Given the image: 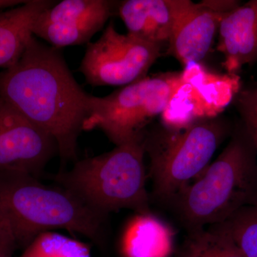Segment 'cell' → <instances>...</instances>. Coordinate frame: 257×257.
I'll use <instances>...</instances> for the list:
<instances>
[{"label":"cell","instance_id":"cell-20","mask_svg":"<svg viewBox=\"0 0 257 257\" xmlns=\"http://www.w3.org/2000/svg\"><path fill=\"white\" fill-rule=\"evenodd\" d=\"M25 2L26 1H22V0H0V11L23 5Z\"/></svg>","mask_w":257,"mask_h":257},{"label":"cell","instance_id":"cell-11","mask_svg":"<svg viewBox=\"0 0 257 257\" xmlns=\"http://www.w3.org/2000/svg\"><path fill=\"white\" fill-rule=\"evenodd\" d=\"M189 0H126L116 14L128 35L148 43H169L176 25L192 3Z\"/></svg>","mask_w":257,"mask_h":257},{"label":"cell","instance_id":"cell-8","mask_svg":"<svg viewBox=\"0 0 257 257\" xmlns=\"http://www.w3.org/2000/svg\"><path fill=\"white\" fill-rule=\"evenodd\" d=\"M57 155L59 147L52 135L0 99V172L40 179Z\"/></svg>","mask_w":257,"mask_h":257},{"label":"cell","instance_id":"cell-18","mask_svg":"<svg viewBox=\"0 0 257 257\" xmlns=\"http://www.w3.org/2000/svg\"><path fill=\"white\" fill-rule=\"evenodd\" d=\"M241 123L247 133L257 154V87L240 89L234 98Z\"/></svg>","mask_w":257,"mask_h":257},{"label":"cell","instance_id":"cell-10","mask_svg":"<svg viewBox=\"0 0 257 257\" xmlns=\"http://www.w3.org/2000/svg\"><path fill=\"white\" fill-rule=\"evenodd\" d=\"M239 5L238 1L191 3L176 25L167 53L182 65L201 62L210 50L221 20Z\"/></svg>","mask_w":257,"mask_h":257},{"label":"cell","instance_id":"cell-19","mask_svg":"<svg viewBox=\"0 0 257 257\" xmlns=\"http://www.w3.org/2000/svg\"><path fill=\"white\" fill-rule=\"evenodd\" d=\"M18 248V242L11 224L0 211V257H13Z\"/></svg>","mask_w":257,"mask_h":257},{"label":"cell","instance_id":"cell-12","mask_svg":"<svg viewBox=\"0 0 257 257\" xmlns=\"http://www.w3.org/2000/svg\"><path fill=\"white\" fill-rule=\"evenodd\" d=\"M217 50L223 67L235 76L243 66L257 62V0H251L224 15L219 27Z\"/></svg>","mask_w":257,"mask_h":257},{"label":"cell","instance_id":"cell-3","mask_svg":"<svg viewBox=\"0 0 257 257\" xmlns=\"http://www.w3.org/2000/svg\"><path fill=\"white\" fill-rule=\"evenodd\" d=\"M0 211L23 249L38 235L55 229L82 235L99 244L108 234V217L63 187L46 185L27 174L0 172Z\"/></svg>","mask_w":257,"mask_h":257},{"label":"cell","instance_id":"cell-15","mask_svg":"<svg viewBox=\"0 0 257 257\" xmlns=\"http://www.w3.org/2000/svg\"><path fill=\"white\" fill-rule=\"evenodd\" d=\"M176 257H244L233 240L209 226L187 231Z\"/></svg>","mask_w":257,"mask_h":257},{"label":"cell","instance_id":"cell-1","mask_svg":"<svg viewBox=\"0 0 257 257\" xmlns=\"http://www.w3.org/2000/svg\"><path fill=\"white\" fill-rule=\"evenodd\" d=\"M0 99L55 138L62 162H77L95 96L76 81L60 49L32 37L20 60L0 72Z\"/></svg>","mask_w":257,"mask_h":257},{"label":"cell","instance_id":"cell-7","mask_svg":"<svg viewBox=\"0 0 257 257\" xmlns=\"http://www.w3.org/2000/svg\"><path fill=\"white\" fill-rule=\"evenodd\" d=\"M162 48L119 33L111 23L96 42L88 44L79 70L92 87L128 85L147 77Z\"/></svg>","mask_w":257,"mask_h":257},{"label":"cell","instance_id":"cell-5","mask_svg":"<svg viewBox=\"0 0 257 257\" xmlns=\"http://www.w3.org/2000/svg\"><path fill=\"white\" fill-rule=\"evenodd\" d=\"M234 128L224 119L206 117L181 128L145 131L144 147L150 157L151 200L167 206L210 164Z\"/></svg>","mask_w":257,"mask_h":257},{"label":"cell","instance_id":"cell-6","mask_svg":"<svg viewBox=\"0 0 257 257\" xmlns=\"http://www.w3.org/2000/svg\"><path fill=\"white\" fill-rule=\"evenodd\" d=\"M186 78L183 72L147 76L109 95L95 96L86 131L100 130L116 146L143 136L147 124L188 84Z\"/></svg>","mask_w":257,"mask_h":257},{"label":"cell","instance_id":"cell-9","mask_svg":"<svg viewBox=\"0 0 257 257\" xmlns=\"http://www.w3.org/2000/svg\"><path fill=\"white\" fill-rule=\"evenodd\" d=\"M119 2L63 0L44 10L34 25L33 35L57 49L89 44L116 14Z\"/></svg>","mask_w":257,"mask_h":257},{"label":"cell","instance_id":"cell-2","mask_svg":"<svg viewBox=\"0 0 257 257\" xmlns=\"http://www.w3.org/2000/svg\"><path fill=\"white\" fill-rule=\"evenodd\" d=\"M257 202V154L241 123L219 157L170 203L186 231L220 224Z\"/></svg>","mask_w":257,"mask_h":257},{"label":"cell","instance_id":"cell-4","mask_svg":"<svg viewBox=\"0 0 257 257\" xmlns=\"http://www.w3.org/2000/svg\"><path fill=\"white\" fill-rule=\"evenodd\" d=\"M144 136L102 155L77 160L71 170L55 175L54 180L106 217L122 209L135 214L152 212L151 197L146 187Z\"/></svg>","mask_w":257,"mask_h":257},{"label":"cell","instance_id":"cell-16","mask_svg":"<svg viewBox=\"0 0 257 257\" xmlns=\"http://www.w3.org/2000/svg\"><path fill=\"white\" fill-rule=\"evenodd\" d=\"M229 236L244 257H257V202L211 226Z\"/></svg>","mask_w":257,"mask_h":257},{"label":"cell","instance_id":"cell-13","mask_svg":"<svg viewBox=\"0 0 257 257\" xmlns=\"http://www.w3.org/2000/svg\"><path fill=\"white\" fill-rule=\"evenodd\" d=\"M55 3L28 0L0 11V67L10 68L20 60L34 36L32 30L39 15Z\"/></svg>","mask_w":257,"mask_h":257},{"label":"cell","instance_id":"cell-14","mask_svg":"<svg viewBox=\"0 0 257 257\" xmlns=\"http://www.w3.org/2000/svg\"><path fill=\"white\" fill-rule=\"evenodd\" d=\"M175 234L153 213L135 214L125 226L121 247L126 257H164L172 247Z\"/></svg>","mask_w":257,"mask_h":257},{"label":"cell","instance_id":"cell-17","mask_svg":"<svg viewBox=\"0 0 257 257\" xmlns=\"http://www.w3.org/2000/svg\"><path fill=\"white\" fill-rule=\"evenodd\" d=\"M20 257H92L82 241L60 233L46 231L37 236Z\"/></svg>","mask_w":257,"mask_h":257}]
</instances>
